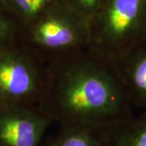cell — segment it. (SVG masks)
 Wrapping results in <instances>:
<instances>
[{
    "mask_svg": "<svg viewBox=\"0 0 146 146\" xmlns=\"http://www.w3.org/2000/svg\"><path fill=\"white\" fill-rule=\"evenodd\" d=\"M38 107L54 123L104 129L133 115L115 61L91 48L46 65Z\"/></svg>",
    "mask_w": 146,
    "mask_h": 146,
    "instance_id": "1",
    "label": "cell"
},
{
    "mask_svg": "<svg viewBox=\"0 0 146 146\" xmlns=\"http://www.w3.org/2000/svg\"><path fill=\"white\" fill-rule=\"evenodd\" d=\"M28 26L20 44L46 65L90 46L88 24L62 2L51 3Z\"/></svg>",
    "mask_w": 146,
    "mask_h": 146,
    "instance_id": "2",
    "label": "cell"
},
{
    "mask_svg": "<svg viewBox=\"0 0 146 146\" xmlns=\"http://www.w3.org/2000/svg\"><path fill=\"white\" fill-rule=\"evenodd\" d=\"M93 50L115 60L146 39V0H104L89 24Z\"/></svg>",
    "mask_w": 146,
    "mask_h": 146,
    "instance_id": "3",
    "label": "cell"
},
{
    "mask_svg": "<svg viewBox=\"0 0 146 146\" xmlns=\"http://www.w3.org/2000/svg\"><path fill=\"white\" fill-rule=\"evenodd\" d=\"M46 81V65L16 42L0 50V104L37 106Z\"/></svg>",
    "mask_w": 146,
    "mask_h": 146,
    "instance_id": "4",
    "label": "cell"
},
{
    "mask_svg": "<svg viewBox=\"0 0 146 146\" xmlns=\"http://www.w3.org/2000/svg\"><path fill=\"white\" fill-rule=\"evenodd\" d=\"M53 123L37 106L0 104V146H42Z\"/></svg>",
    "mask_w": 146,
    "mask_h": 146,
    "instance_id": "5",
    "label": "cell"
},
{
    "mask_svg": "<svg viewBox=\"0 0 146 146\" xmlns=\"http://www.w3.org/2000/svg\"><path fill=\"white\" fill-rule=\"evenodd\" d=\"M114 61L132 107L146 110V39Z\"/></svg>",
    "mask_w": 146,
    "mask_h": 146,
    "instance_id": "6",
    "label": "cell"
},
{
    "mask_svg": "<svg viewBox=\"0 0 146 146\" xmlns=\"http://www.w3.org/2000/svg\"><path fill=\"white\" fill-rule=\"evenodd\" d=\"M108 130L77 124H60L58 133L42 146H106Z\"/></svg>",
    "mask_w": 146,
    "mask_h": 146,
    "instance_id": "7",
    "label": "cell"
},
{
    "mask_svg": "<svg viewBox=\"0 0 146 146\" xmlns=\"http://www.w3.org/2000/svg\"><path fill=\"white\" fill-rule=\"evenodd\" d=\"M106 146H146V110L109 129Z\"/></svg>",
    "mask_w": 146,
    "mask_h": 146,
    "instance_id": "8",
    "label": "cell"
},
{
    "mask_svg": "<svg viewBox=\"0 0 146 146\" xmlns=\"http://www.w3.org/2000/svg\"><path fill=\"white\" fill-rule=\"evenodd\" d=\"M12 3L29 25L52 3V0H12Z\"/></svg>",
    "mask_w": 146,
    "mask_h": 146,
    "instance_id": "9",
    "label": "cell"
},
{
    "mask_svg": "<svg viewBox=\"0 0 146 146\" xmlns=\"http://www.w3.org/2000/svg\"><path fill=\"white\" fill-rule=\"evenodd\" d=\"M104 0H63V4L68 7L81 20L89 24Z\"/></svg>",
    "mask_w": 146,
    "mask_h": 146,
    "instance_id": "10",
    "label": "cell"
},
{
    "mask_svg": "<svg viewBox=\"0 0 146 146\" xmlns=\"http://www.w3.org/2000/svg\"><path fill=\"white\" fill-rule=\"evenodd\" d=\"M16 32L10 21L0 16V50L16 43Z\"/></svg>",
    "mask_w": 146,
    "mask_h": 146,
    "instance_id": "11",
    "label": "cell"
}]
</instances>
